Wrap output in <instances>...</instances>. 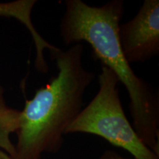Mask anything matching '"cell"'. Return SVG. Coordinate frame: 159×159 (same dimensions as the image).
Returning a JSON list of instances; mask_svg holds the SVG:
<instances>
[{
	"mask_svg": "<svg viewBox=\"0 0 159 159\" xmlns=\"http://www.w3.org/2000/svg\"><path fill=\"white\" fill-rule=\"evenodd\" d=\"M49 53L58 71L20 111L15 159H41L61 150L66 130L82 110L85 90L95 78L83 66L81 43Z\"/></svg>",
	"mask_w": 159,
	"mask_h": 159,
	"instance_id": "cell-2",
	"label": "cell"
},
{
	"mask_svg": "<svg viewBox=\"0 0 159 159\" xmlns=\"http://www.w3.org/2000/svg\"><path fill=\"white\" fill-rule=\"evenodd\" d=\"M99 91L66 130L67 134H89L124 149L136 159H159L144 144L127 119L119 94V80L102 66L98 76Z\"/></svg>",
	"mask_w": 159,
	"mask_h": 159,
	"instance_id": "cell-3",
	"label": "cell"
},
{
	"mask_svg": "<svg viewBox=\"0 0 159 159\" xmlns=\"http://www.w3.org/2000/svg\"><path fill=\"white\" fill-rule=\"evenodd\" d=\"M60 35L66 45L85 41L92 55L116 75L130 97L133 127L146 147L159 156V97L147 81L137 76L125 58L118 29L124 14L123 0L94 7L82 0H66Z\"/></svg>",
	"mask_w": 159,
	"mask_h": 159,
	"instance_id": "cell-1",
	"label": "cell"
},
{
	"mask_svg": "<svg viewBox=\"0 0 159 159\" xmlns=\"http://www.w3.org/2000/svg\"><path fill=\"white\" fill-rule=\"evenodd\" d=\"M0 159H13L10 157L6 152L0 150Z\"/></svg>",
	"mask_w": 159,
	"mask_h": 159,
	"instance_id": "cell-8",
	"label": "cell"
},
{
	"mask_svg": "<svg viewBox=\"0 0 159 159\" xmlns=\"http://www.w3.org/2000/svg\"><path fill=\"white\" fill-rule=\"evenodd\" d=\"M119 41L128 63L144 62L159 53V1L144 0L136 15L119 25Z\"/></svg>",
	"mask_w": 159,
	"mask_h": 159,
	"instance_id": "cell-4",
	"label": "cell"
},
{
	"mask_svg": "<svg viewBox=\"0 0 159 159\" xmlns=\"http://www.w3.org/2000/svg\"><path fill=\"white\" fill-rule=\"evenodd\" d=\"M37 3L36 0H17L11 2H0V16L13 18L27 27L30 33L35 47V66L39 72L46 74L48 72L49 66L44 57V52L56 50L58 47L51 44L40 35L35 29L32 20V11Z\"/></svg>",
	"mask_w": 159,
	"mask_h": 159,
	"instance_id": "cell-5",
	"label": "cell"
},
{
	"mask_svg": "<svg viewBox=\"0 0 159 159\" xmlns=\"http://www.w3.org/2000/svg\"><path fill=\"white\" fill-rule=\"evenodd\" d=\"M99 159H136V158H125L120 155L112 150H106L103 152Z\"/></svg>",
	"mask_w": 159,
	"mask_h": 159,
	"instance_id": "cell-7",
	"label": "cell"
},
{
	"mask_svg": "<svg viewBox=\"0 0 159 159\" xmlns=\"http://www.w3.org/2000/svg\"><path fill=\"white\" fill-rule=\"evenodd\" d=\"M20 114V111L7 106L4 97V89L0 87V150L13 159L16 158V152L11 140V135L16 133L19 129Z\"/></svg>",
	"mask_w": 159,
	"mask_h": 159,
	"instance_id": "cell-6",
	"label": "cell"
}]
</instances>
